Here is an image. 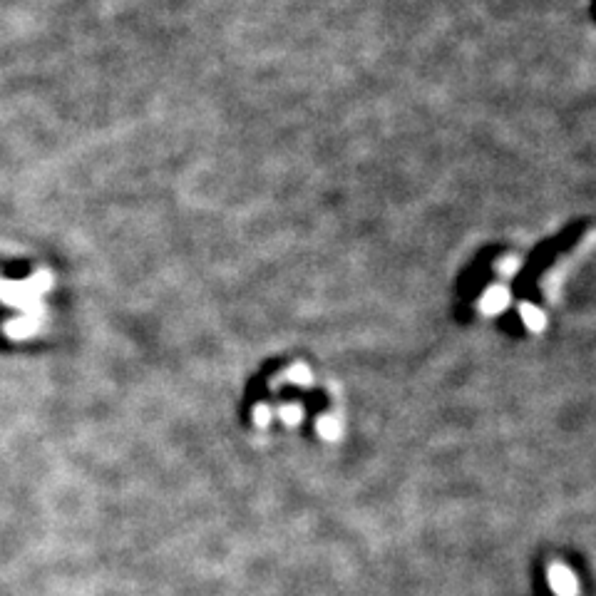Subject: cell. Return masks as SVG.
Here are the masks:
<instances>
[{
  "mask_svg": "<svg viewBox=\"0 0 596 596\" xmlns=\"http://www.w3.org/2000/svg\"><path fill=\"white\" fill-rule=\"evenodd\" d=\"M520 313H522L524 326H527L529 331H544V326H547V316H544L542 308L532 306V303H522Z\"/></svg>",
  "mask_w": 596,
  "mask_h": 596,
  "instance_id": "obj_3",
  "label": "cell"
},
{
  "mask_svg": "<svg viewBox=\"0 0 596 596\" xmlns=\"http://www.w3.org/2000/svg\"><path fill=\"white\" fill-rule=\"evenodd\" d=\"M289 383L294 385H301V388H308L311 385V371H308V366H303V363H296V366H291L289 371L284 375Z\"/></svg>",
  "mask_w": 596,
  "mask_h": 596,
  "instance_id": "obj_5",
  "label": "cell"
},
{
  "mask_svg": "<svg viewBox=\"0 0 596 596\" xmlns=\"http://www.w3.org/2000/svg\"><path fill=\"white\" fill-rule=\"evenodd\" d=\"M279 418L284 420L286 425H298L303 420V408L301 405H284L279 410Z\"/></svg>",
  "mask_w": 596,
  "mask_h": 596,
  "instance_id": "obj_6",
  "label": "cell"
},
{
  "mask_svg": "<svg viewBox=\"0 0 596 596\" xmlns=\"http://www.w3.org/2000/svg\"><path fill=\"white\" fill-rule=\"evenodd\" d=\"M316 430L321 433L323 440H341V435H343L341 420L333 418V415H323V418L318 420Z\"/></svg>",
  "mask_w": 596,
  "mask_h": 596,
  "instance_id": "obj_4",
  "label": "cell"
},
{
  "mask_svg": "<svg viewBox=\"0 0 596 596\" xmlns=\"http://www.w3.org/2000/svg\"><path fill=\"white\" fill-rule=\"evenodd\" d=\"M269 423H271L269 405H256V408H254V425H259V428H266Z\"/></svg>",
  "mask_w": 596,
  "mask_h": 596,
  "instance_id": "obj_8",
  "label": "cell"
},
{
  "mask_svg": "<svg viewBox=\"0 0 596 596\" xmlns=\"http://www.w3.org/2000/svg\"><path fill=\"white\" fill-rule=\"evenodd\" d=\"M549 589L557 596H579V579L574 577V572L564 564H554L549 567Z\"/></svg>",
  "mask_w": 596,
  "mask_h": 596,
  "instance_id": "obj_1",
  "label": "cell"
},
{
  "mask_svg": "<svg viewBox=\"0 0 596 596\" xmlns=\"http://www.w3.org/2000/svg\"><path fill=\"white\" fill-rule=\"evenodd\" d=\"M510 306V291L505 286H490L480 298V311L487 316H497V313L507 311Z\"/></svg>",
  "mask_w": 596,
  "mask_h": 596,
  "instance_id": "obj_2",
  "label": "cell"
},
{
  "mask_svg": "<svg viewBox=\"0 0 596 596\" xmlns=\"http://www.w3.org/2000/svg\"><path fill=\"white\" fill-rule=\"evenodd\" d=\"M517 269H520V259H517V256H505V259L497 264V271H500V274H505V276L517 274Z\"/></svg>",
  "mask_w": 596,
  "mask_h": 596,
  "instance_id": "obj_7",
  "label": "cell"
}]
</instances>
